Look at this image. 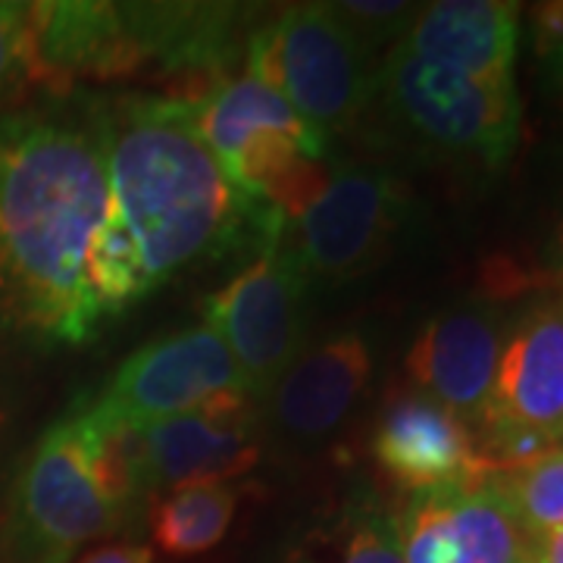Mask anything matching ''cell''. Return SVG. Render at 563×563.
<instances>
[{
	"label": "cell",
	"mask_w": 563,
	"mask_h": 563,
	"mask_svg": "<svg viewBox=\"0 0 563 563\" xmlns=\"http://www.w3.org/2000/svg\"><path fill=\"white\" fill-rule=\"evenodd\" d=\"M295 563H404V554L395 520L376 504L357 498L307 539Z\"/></svg>",
	"instance_id": "e0dca14e"
},
{
	"label": "cell",
	"mask_w": 563,
	"mask_h": 563,
	"mask_svg": "<svg viewBox=\"0 0 563 563\" xmlns=\"http://www.w3.org/2000/svg\"><path fill=\"white\" fill-rule=\"evenodd\" d=\"M32 81V3H0V107Z\"/></svg>",
	"instance_id": "44dd1931"
},
{
	"label": "cell",
	"mask_w": 563,
	"mask_h": 563,
	"mask_svg": "<svg viewBox=\"0 0 563 563\" xmlns=\"http://www.w3.org/2000/svg\"><path fill=\"white\" fill-rule=\"evenodd\" d=\"M407 213L404 185L383 166H332L322 191L285 229L307 279H354L379 266Z\"/></svg>",
	"instance_id": "52a82bcc"
},
{
	"label": "cell",
	"mask_w": 563,
	"mask_h": 563,
	"mask_svg": "<svg viewBox=\"0 0 563 563\" xmlns=\"http://www.w3.org/2000/svg\"><path fill=\"white\" fill-rule=\"evenodd\" d=\"M551 266H554L558 279H563V222L558 225L554 239H551Z\"/></svg>",
	"instance_id": "484cf974"
},
{
	"label": "cell",
	"mask_w": 563,
	"mask_h": 563,
	"mask_svg": "<svg viewBox=\"0 0 563 563\" xmlns=\"http://www.w3.org/2000/svg\"><path fill=\"white\" fill-rule=\"evenodd\" d=\"M239 492L225 483L173 488L154 510V542L169 558H195L225 539Z\"/></svg>",
	"instance_id": "2e32d148"
},
{
	"label": "cell",
	"mask_w": 563,
	"mask_h": 563,
	"mask_svg": "<svg viewBox=\"0 0 563 563\" xmlns=\"http://www.w3.org/2000/svg\"><path fill=\"white\" fill-rule=\"evenodd\" d=\"M407 144L498 169L520 135L514 81H483L426 63L395 44L376 69L369 110Z\"/></svg>",
	"instance_id": "3957f363"
},
{
	"label": "cell",
	"mask_w": 563,
	"mask_h": 563,
	"mask_svg": "<svg viewBox=\"0 0 563 563\" xmlns=\"http://www.w3.org/2000/svg\"><path fill=\"white\" fill-rule=\"evenodd\" d=\"M501 357V332L483 313H444L426 322L407 354V373L426 398L448 407L466 426L488 410Z\"/></svg>",
	"instance_id": "4fadbf2b"
},
{
	"label": "cell",
	"mask_w": 563,
	"mask_h": 563,
	"mask_svg": "<svg viewBox=\"0 0 563 563\" xmlns=\"http://www.w3.org/2000/svg\"><path fill=\"white\" fill-rule=\"evenodd\" d=\"M120 526L122 514L91 470L79 410H69L22 466L10 504V548L22 563H66L79 544Z\"/></svg>",
	"instance_id": "5b68a950"
},
{
	"label": "cell",
	"mask_w": 563,
	"mask_h": 563,
	"mask_svg": "<svg viewBox=\"0 0 563 563\" xmlns=\"http://www.w3.org/2000/svg\"><path fill=\"white\" fill-rule=\"evenodd\" d=\"M520 7L501 0H442L420 7L398 41L426 63L483 81H514Z\"/></svg>",
	"instance_id": "5bb4252c"
},
{
	"label": "cell",
	"mask_w": 563,
	"mask_h": 563,
	"mask_svg": "<svg viewBox=\"0 0 563 563\" xmlns=\"http://www.w3.org/2000/svg\"><path fill=\"white\" fill-rule=\"evenodd\" d=\"M151 492L235 479L261 457L247 395H222L191 413L144 426Z\"/></svg>",
	"instance_id": "30bf717a"
},
{
	"label": "cell",
	"mask_w": 563,
	"mask_h": 563,
	"mask_svg": "<svg viewBox=\"0 0 563 563\" xmlns=\"http://www.w3.org/2000/svg\"><path fill=\"white\" fill-rule=\"evenodd\" d=\"M113 207L98 103H41L0 120V344L51 351L103 320L88 247Z\"/></svg>",
	"instance_id": "6da1fadb"
},
{
	"label": "cell",
	"mask_w": 563,
	"mask_h": 563,
	"mask_svg": "<svg viewBox=\"0 0 563 563\" xmlns=\"http://www.w3.org/2000/svg\"><path fill=\"white\" fill-rule=\"evenodd\" d=\"M373 457L410 495L495 476L479 454L476 432L426 395L388 404L373 432Z\"/></svg>",
	"instance_id": "8fae6325"
},
{
	"label": "cell",
	"mask_w": 563,
	"mask_h": 563,
	"mask_svg": "<svg viewBox=\"0 0 563 563\" xmlns=\"http://www.w3.org/2000/svg\"><path fill=\"white\" fill-rule=\"evenodd\" d=\"M483 426H523L563 439V291L529 307L514 325Z\"/></svg>",
	"instance_id": "7c38bea8"
},
{
	"label": "cell",
	"mask_w": 563,
	"mask_h": 563,
	"mask_svg": "<svg viewBox=\"0 0 563 563\" xmlns=\"http://www.w3.org/2000/svg\"><path fill=\"white\" fill-rule=\"evenodd\" d=\"M391 520L404 563H532V539L495 476L417 492Z\"/></svg>",
	"instance_id": "9c48e42d"
},
{
	"label": "cell",
	"mask_w": 563,
	"mask_h": 563,
	"mask_svg": "<svg viewBox=\"0 0 563 563\" xmlns=\"http://www.w3.org/2000/svg\"><path fill=\"white\" fill-rule=\"evenodd\" d=\"M529 539H542L563 526V442L542 461L495 476Z\"/></svg>",
	"instance_id": "d6986e66"
},
{
	"label": "cell",
	"mask_w": 563,
	"mask_h": 563,
	"mask_svg": "<svg viewBox=\"0 0 563 563\" xmlns=\"http://www.w3.org/2000/svg\"><path fill=\"white\" fill-rule=\"evenodd\" d=\"M532 25H536V47L544 54H551L554 47L563 44V0L561 3H542L532 13Z\"/></svg>",
	"instance_id": "7402d4cb"
},
{
	"label": "cell",
	"mask_w": 563,
	"mask_h": 563,
	"mask_svg": "<svg viewBox=\"0 0 563 563\" xmlns=\"http://www.w3.org/2000/svg\"><path fill=\"white\" fill-rule=\"evenodd\" d=\"M303 291L307 276L282 235L203 303L207 322L242 373L247 398H273L282 376L301 357Z\"/></svg>",
	"instance_id": "8992f818"
},
{
	"label": "cell",
	"mask_w": 563,
	"mask_h": 563,
	"mask_svg": "<svg viewBox=\"0 0 563 563\" xmlns=\"http://www.w3.org/2000/svg\"><path fill=\"white\" fill-rule=\"evenodd\" d=\"M81 563H154V554L144 544H107Z\"/></svg>",
	"instance_id": "603a6c76"
},
{
	"label": "cell",
	"mask_w": 563,
	"mask_h": 563,
	"mask_svg": "<svg viewBox=\"0 0 563 563\" xmlns=\"http://www.w3.org/2000/svg\"><path fill=\"white\" fill-rule=\"evenodd\" d=\"M113 210L135 235L151 285L279 242V210L247 195L207 144L191 98L98 103Z\"/></svg>",
	"instance_id": "7a4b0ae2"
},
{
	"label": "cell",
	"mask_w": 563,
	"mask_h": 563,
	"mask_svg": "<svg viewBox=\"0 0 563 563\" xmlns=\"http://www.w3.org/2000/svg\"><path fill=\"white\" fill-rule=\"evenodd\" d=\"M247 63L295 107L317 139L347 132L373 101L379 57L363 47L332 3L288 7L257 25Z\"/></svg>",
	"instance_id": "277c9868"
},
{
	"label": "cell",
	"mask_w": 563,
	"mask_h": 563,
	"mask_svg": "<svg viewBox=\"0 0 563 563\" xmlns=\"http://www.w3.org/2000/svg\"><path fill=\"white\" fill-rule=\"evenodd\" d=\"M239 391H244L242 373L229 347L210 322H201L125 357L101 398H95V407L144 429Z\"/></svg>",
	"instance_id": "ba28073f"
},
{
	"label": "cell",
	"mask_w": 563,
	"mask_h": 563,
	"mask_svg": "<svg viewBox=\"0 0 563 563\" xmlns=\"http://www.w3.org/2000/svg\"><path fill=\"white\" fill-rule=\"evenodd\" d=\"M532 563H563V526L542 539H532Z\"/></svg>",
	"instance_id": "cb8c5ba5"
},
{
	"label": "cell",
	"mask_w": 563,
	"mask_h": 563,
	"mask_svg": "<svg viewBox=\"0 0 563 563\" xmlns=\"http://www.w3.org/2000/svg\"><path fill=\"white\" fill-rule=\"evenodd\" d=\"M369 347L357 332L301 354L273 391L276 420L303 439L335 429L369 383Z\"/></svg>",
	"instance_id": "9a60e30c"
},
{
	"label": "cell",
	"mask_w": 563,
	"mask_h": 563,
	"mask_svg": "<svg viewBox=\"0 0 563 563\" xmlns=\"http://www.w3.org/2000/svg\"><path fill=\"white\" fill-rule=\"evenodd\" d=\"M332 10L357 35V41H361L373 57H379L383 47L391 51L404 38V32L410 29L413 16L420 13V7L401 3V0H391V3L351 0V3H332Z\"/></svg>",
	"instance_id": "ffe728a7"
},
{
	"label": "cell",
	"mask_w": 563,
	"mask_h": 563,
	"mask_svg": "<svg viewBox=\"0 0 563 563\" xmlns=\"http://www.w3.org/2000/svg\"><path fill=\"white\" fill-rule=\"evenodd\" d=\"M85 273H88L91 295H95L103 317L120 313L122 307L139 301L141 295H147L154 288L139 242L113 207L91 239Z\"/></svg>",
	"instance_id": "ac0fdd59"
},
{
	"label": "cell",
	"mask_w": 563,
	"mask_h": 563,
	"mask_svg": "<svg viewBox=\"0 0 563 563\" xmlns=\"http://www.w3.org/2000/svg\"><path fill=\"white\" fill-rule=\"evenodd\" d=\"M544 60H548V69H551L554 85H558V91H561V98H563V44L561 47H554L551 54H544Z\"/></svg>",
	"instance_id": "d4e9b609"
}]
</instances>
